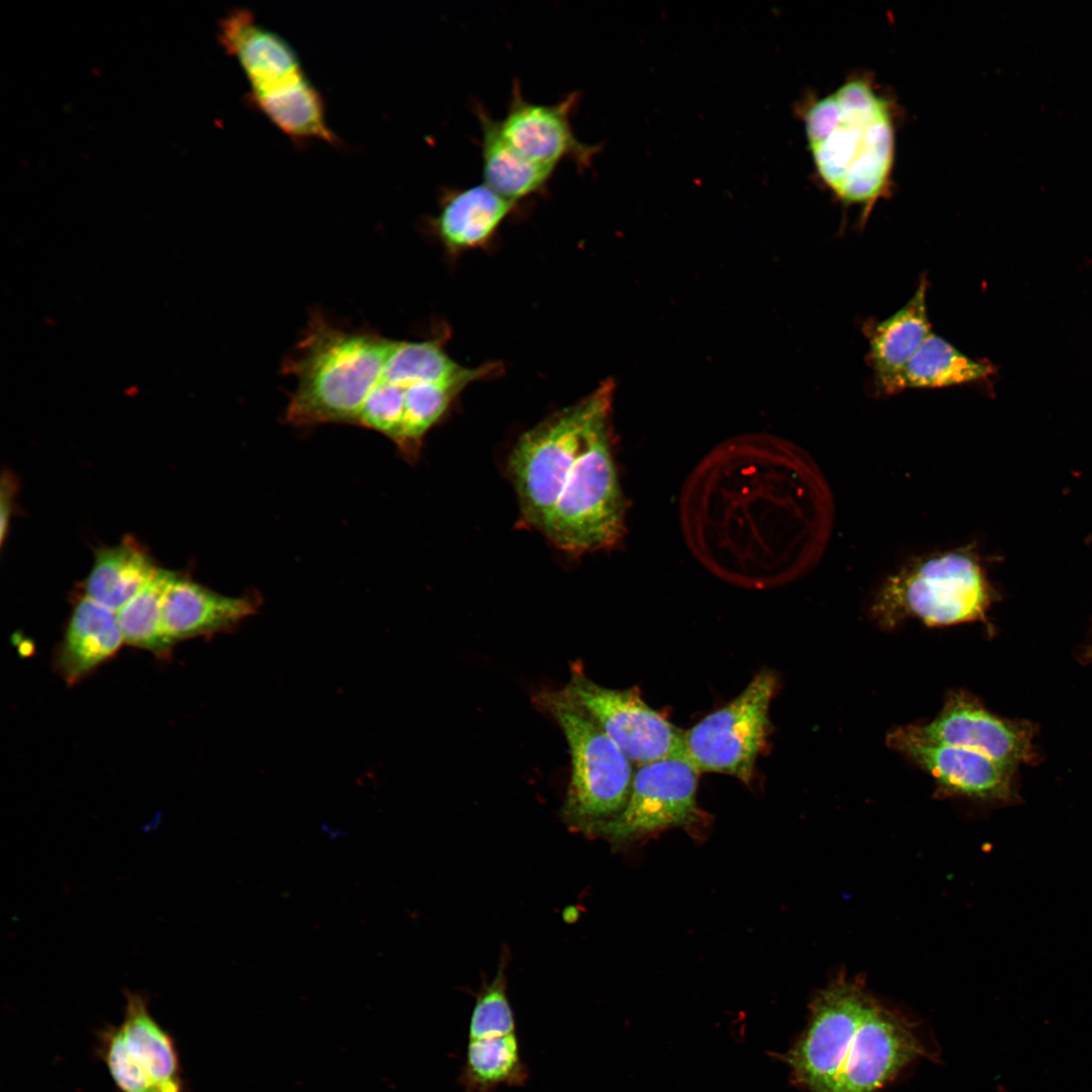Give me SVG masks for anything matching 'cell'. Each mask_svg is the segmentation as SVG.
Here are the masks:
<instances>
[{
  "label": "cell",
  "mask_w": 1092,
  "mask_h": 1092,
  "mask_svg": "<svg viewBox=\"0 0 1092 1092\" xmlns=\"http://www.w3.org/2000/svg\"><path fill=\"white\" fill-rule=\"evenodd\" d=\"M802 461L794 447L762 434L730 439L705 457L680 506L687 542L705 567L751 585L792 573L793 522L807 493Z\"/></svg>",
  "instance_id": "cell-1"
},
{
  "label": "cell",
  "mask_w": 1092,
  "mask_h": 1092,
  "mask_svg": "<svg viewBox=\"0 0 1092 1092\" xmlns=\"http://www.w3.org/2000/svg\"><path fill=\"white\" fill-rule=\"evenodd\" d=\"M927 1056L912 1022L861 980L839 974L811 1001L808 1025L784 1061L807 1092H879Z\"/></svg>",
  "instance_id": "cell-2"
},
{
  "label": "cell",
  "mask_w": 1092,
  "mask_h": 1092,
  "mask_svg": "<svg viewBox=\"0 0 1092 1092\" xmlns=\"http://www.w3.org/2000/svg\"><path fill=\"white\" fill-rule=\"evenodd\" d=\"M894 113L891 100L866 76L847 79L802 109L818 178L840 202L860 206L863 222L890 194Z\"/></svg>",
  "instance_id": "cell-3"
},
{
  "label": "cell",
  "mask_w": 1092,
  "mask_h": 1092,
  "mask_svg": "<svg viewBox=\"0 0 1092 1092\" xmlns=\"http://www.w3.org/2000/svg\"><path fill=\"white\" fill-rule=\"evenodd\" d=\"M389 343L375 332L345 330L313 314L283 364L296 381L285 421L297 428L356 425L383 371Z\"/></svg>",
  "instance_id": "cell-4"
},
{
  "label": "cell",
  "mask_w": 1092,
  "mask_h": 1092,
  "mask_svg": "<svg viewBox=\"0 0 1092 1092\" xmlns=\"http://www.w3.org/2000/svg\"><path fill=\"white\" fill-rule=\"evenodd\" d=\"M612 403L593 419L542 531L557 549L579 556L615 547L625 534L626 503L613 454Z\"/></svg>",
  "instance_id": "cell-5"
},
{
  "label": "cell",
  "mask_w": 1092,
  "mask_h": 1092,
  "mask_svg": "<svg viewBox=\"0 0 1092 1092\" xmlns=\"http://www.w3.org/2000/svg\"><path fill=\"white\" fill-rule=\"evenodd\" d=\"M993 599L979 558L970 549H957L915 559L889 576L872 615L888 628L908 618L947 626L983 620Z\"/></svg>",
  "instance_id": "cell-6"
},
{
  "label": "cell",
  "mask_w": 1092,
  "mask_h": 1092,
  "mask_svg": "<svg viewBox=\"0 0 1092 1092\" xmlns=\"http://www.w3.org/2000/svg\"><path fill=\"white\" fill-rule=\"evenodd\" d=\"M539 700L569 747L571 776L562 816L569 824L593 831L625 807L633 763L564 690L545 692Z\"/></svg>",
  "instance_id": "cell-7"
},
{
  "label": "cell",
  "mask_w": 1092,
  "mask_h": 1092,
  "mask_svg": "<svg viewBox=\"0 0 1092 1092\" xmlns=\"http://www.w3.org/2000/svg\"><path fill=\"white\" fill-rule=\"evenodd\" d=\"M613 395L614 382L605 381L518 439L508 469L524 526L542 533L593 419Z\"/></svg>",
  "instance_id": "cell-8"
},
{
  "label": "cell",
  "mask_w": 1092,
  "mask_h": 1092,
  "mask_svg": "<svg viewBox=\"0 0 1092 1092\" xmlns=\"http://www.w3.org/2000/svg\"><path fill=\"white\" fill-rule=\"evenodd\" d=\"M776 674L757 672L729 703L685 730L684 757L699 772H718L750 784L771 729Z\"/></svg>",
  "instance_id": "cell-9"
},
{
  "label": "cell",
  "mask_w": 1092,
  "mask_h": 1092,
  "mask_svg": "<svg viewBox=\"0 0 1092 1092\" xmlns=\"http://www.w3.org/2000/svg\"><path fill=\"white\" fill-rule=\"evenodd\" d=\"M97 1054L119 1092H186L175 1039L140 992H125L122 1019L98 1032Z\"/></svg>",
  "instance_id": "cell-10"
},
{
  "label": "cell",
  "mask_w": 1092,
  "mask_h": 1092,
  "mask_svg": "<svg viewBox=\"0 0 1092 1092\" xmlns=\"http://www.w3.org/2000/svg\"><path fill=\"white\" fill-rule=\"evenodd\" d=\"M636 765L684 757L685 730L652 709L637 689H611L589 679L576 664L563 689Z\"/></svg>",
  "instance_id": "cell-11"
},
{
  "label": "cell",
  "mask_w": 1092,
  "mask_h": 1092,
  "mask_svg": "<svg viewBox=\"0 0 1092 1092\" xmlns=\"http://www.w3.org/2000/svg\"><path fill=\"white\" fill-rule=\"evenodd\" d=\"M699 775L681 756L637 765L625 807L593 832L625 842L668 827L692 825L699 817Z\"/></svg>",
  "instance_id": "cell-12"
},
{
  "label": "cell",
  "mask_w": 1092,
  "mask_h": 1092,
  "mask_svg": "<svg viewBox=\"0 0 1092 1092\" xmlns=\"http://www.w3.org/2000/svg\"><path fill=\"white\" fill-rule=\"evenodd\" d=\"M887 742L935 780L938 796L987 802L1012 799L1013 766L969 748L928 741L912 725L893 730Z\"/></svg>",
  "instance_id": "cell-13"
},
{
  "label": "cell",
  "mask_w": 1092,
  "mask_h": 1092,
  "mask_svg": "<svg viewBox=\"0 0 1092 1092\" xmlns=\"http://www.w3.org/2000/svg\"><path fill=\"white\" fill-rule=\"evenodd\" d=\"M578 100L575 91L554 104L530 102L515 80L508 110L498 120L500 132L519 153L534 162L556 167L566 160L577 170L587 169L600 146L584 144L574 134L571 116Z\"/></svg>",
  "instance_id": "cell-14"
},
{
  "label": "cell",
  "mask_w": 1092,
  "mask_h": 1092,
  "mask_svg": "<svg viewBox=\"0 0 1092 1092\" xmlns=\"http://www.w3.org/2000/svg\"><path fill=\"white\" fill-rule=\"evenodd\" d=\"M912 726L928 741L969 748L1010 766L1031 753L1026 728L992 715L963 691L949 694L931 722Z\"/></svg>",
  "instance_id": "cell-15"
},
{
  "label": "cell",
  "mask_w": 1092,
  "mask_h": 1092,
  "mask_svg": "<svg viewBox=\"0 0 1092 1092\" xmlns=\"http://www.w3.org/2000/svg\"><path fill=\"white\" fill-rule=\"evenodd\" d=\"M260 601L257 594L224 596L175 573L163 605L166 642L171 647L180 640L232 631L258 612Z\"/></svg>",
  "instance_id": "cell-16"
},
{
  "label": "cell",
  "mask_w": 1092,
  "mask_h": 1092,
  "mask_svg": "<svg viewBox=\"0 0 1092 1092\" xmlns=\"http://www.w3.org/2000/svg\"><path fill=\"white\" fill-rule=\"evenodd\" d=\"M218 38L240 65L249 92L273 88L305 72L291 44L261 24L249 9L230 12L220 21Z\"/></svg>",
  "instance_id": "cell-17"
},
{
  "label": "cell",
  "mask_w": 1092,
  "mask_h": 1092,
  "mask_svg": "<svg viewBox=\"0 0 1092 1092\" xmlns=\"http://www.w3.org/2000/svg\"><path fill=\"white\" fill-rule=\"evenodd\" d=\"M927 287L928 281L923 275L914 294L900 309L883 321L864 325L863 332L870 345L867 361L874 373L876 387L882 393H897L904 368L931 333Z\"/></svg>",
  "instance_id": "cell-18"
},
{
  "label": "cell",
  "mask_w": 1092,
  "mask_h": 1092,
  "mask_svg": "<svg viewBox=\"0 0 1092 1092\" xmlns=\"http://www.w3.org/2000/svg\"><path fill=\"white\" fill-rule=\"evenodd\" d=\"M517 204L484 183L446 188L441 193L439 211L432 218V226L451 251L477 248L491 240Z\"/></svg>",
  "instance_id": "cell-19"
},
{
  "label": "cell",
  "mask_w": 1092,
  "mask_h": 1092,
  "mask_svg": "<svg viewBox=\"0 0 1092 1092\" xmlns=\"http://www.w3.org/2000/svg\"><path fill=\"white\" fill-rule=\"evenodd\" d=\"M124 642L116 613L88 597L76 604L58 653V668L75 684L111 658Z\"/></svg>",
  "instance_id": "cell-20"
},
{
  "label": "cell",
  "mask_w": 1092,
  "mask_h": 1092,
  "mask_svg": "<svg viewBox=\"0 0 1092 1092\" xmlns=\"http://www.w3.org/2000/svg\"><path fill=\"white\" fill-rule=\"evenodd\" d=\"M474 113L481 129L483 183L517 203L543 193L556 167L534 162L519 153L502 134L498 120L482 104H474Z\"/></svg>",
  "instance_id": "cell-21"
},
{
  "label": "cell",
  "mask_w": 1092,
  "mask_h": 1092,
  "mask_svg": "<svg viewBox=\"0 0 1092 1092\" xmlns=\"http://www.w3.org/2000/svg\"><path fill=\"white\" fill-rule=\"evenodd\" d=\"M158 570L146 550L128 538L96 552L85 596L117 613Z\"/></svg>",
  "instance_id": "cell-22"
},
{
  "label": "cell",
  "mask_w": 1092,
  "mask_h": 1092,
  "mask_svg": "<svg viewBox=\"0 0 1092 1092\" xmlns=\"http://www.w3.org/2000/svg\"><path fill=\"white\" fill-rule=\"evenodd\" d=\"M990 364L968 357L941 337L930 333L904 368L897 392L909 388H940L986 378Z\"/></svg>",
  "instance_id": "cell-23"
},
{
  "label": "cell",
  "mask_w": 1092,
  "mask_h": 1092,
  "mask_svg": "<svg viewBox=\"0 0 1092 1092\" xmlns=\"http://www.w3.org/2000/svg\"><path fill=\"white\" fill-rule=\"evenodd\" d=\"M529 1071L515 1033L469 1039L459 1075L463 1092H495L500 1086L526 1084Z\"/></svg>",
  "instance_id": "cell-24"
},
{
  "label": "cell",
  "mask_w": 1092,
  "mask_h": 1092,
  "mask_svg": "<svg viewBox=\"0 0 1092 1092\" xmlns=\"http://www.w3.org/2000/svg\"><path fill=\"white\" fill-rule=\"evenodd\" d=\"M174 572L159 568L155 576L117 613L124 642L156 654H165L170 646L163 632V605Z\"/></svg>",
  "instance_id": "cell-25"
},
{
  "label": "cell",
  "mask_w": 1092,
  "mask_h": 1092,
  "mask_svg": "<svg viewBox=\"0 0 1092 1092\" xmlns=\"http://www.w3.org/2000/svg\"><path fill=\"white\" fill-rule=\"evenodd\" d=\"M507 958L502 956L496 974L476 994L469 1022V1039L515 1033V1016L507 995Z\"/></svg>",
  "instance_id": "cell-26"
},
{
  "label": "cell",
  "mask_w": 1092,
  "mask_h": 1092,
  "mask_svg": "<svg viewBox=\"0 0 1092 1092\" xmlns=\"http://www.w3.org/2000/svg\"><path fill=\"white\" fill-rule=\"evenodd\" d=\"M16 492V481L10 472L3 473L0 490V537L1 544L7 535L11 517L12 505Z\"/></svg>",
  "instance_id": "cell-27"
},
{
  "label": "cell",
  "mask_w": 1092,
  "mask_h": 1092,
  "mask_svg": "<svg viewBox=\"0 0 1092 1092\" xmlns=\"http://www.w3.org/2000/svg\"><path fill=\"white\" fill-rule=\"evenodd\" d=\"M1090 656H1092V649H1091V652H1090Z\"/></svg>",
  "instance_id": "cell-28"
}]
</instances>
